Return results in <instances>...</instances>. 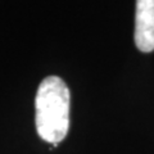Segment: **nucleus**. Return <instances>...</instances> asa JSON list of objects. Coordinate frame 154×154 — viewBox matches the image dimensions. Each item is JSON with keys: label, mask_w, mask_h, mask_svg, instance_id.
Listing matches in <instances>:
<instances>
[{"label": "nucleus", "mask_w": 154, "mask_h": 154, "mask_svg": "<svg viewBox=\"0 0 154 154\" xmlns=\"http://www.w3.org/2000/svg\"><path fill=\"white\" fill-rule=\"evenodd\" d=\"M71 95L66 82L58 76H49L38 85L35 108L36 130L42 140L58 145L69 130Z\"/></svg>", "instance_id": "1"}, {"label": "nucleus", "mask_w": 154, "mask_h": 154, "mask_svg": "<svg viewBox=\"0 0 154 154\" xmlns=\"http://www.w3.org/2000/svg\"><path fill=\"white\" fill-rule=\"evenodd\" d=\"M135 44L143 53L154 50V0H136Z\"/></svg>", "instance_id": "2"}]
</instances>
